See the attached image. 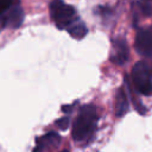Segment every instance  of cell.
<instances>
[{
	"label": "cell",
	"mask_w": 152,
	"mask_h": 152,
	"mask_svg": "<svg viewBox=\"0 0 152 152\" xmlns=\"http://www.w3.org/2000/svg\"><path fill=\"white\" fill-rule=\"evenodd\" d=\"M97 114L96 108L93 104H86L80 109V113L75 120L74 127H72V138L76 141H84L87 140L95 126H96Z\"/></svg>",
	"instance_id": "6da1fadb"
},
{
	"label": "cell",
	"mask_w": 152,
	"mask_h": 152,
	"mask_svg": "<svg viewBox=\"0 0 152 152\" xmlns=\"http://www.w3.org/2000/svg\"><path fill=\"white\" fill-rule=\"evenodd\" d=\"M50 14L56 26L59 28H68L76 20L75 8L66 5L63 0H52L50 4Z\"/></svg>",
	"instance_id": "7a4b0ae2"
},
{
	"label": "cell",
	"mask_w": 152,
	"mask_h": 152,
	"mask_svg": "<svg viewBox=\"0 0 152 152\" xmlns=\"http://www.w3.org/2000/svg\"><path fill=\"white\" fill-rule=\"evenodd\" d=\"M132 81L135 89L145 95H152V77L148 65L145 62H138L132 69Z\"/></svg>",
	"instance_id": "3957f363"
},
{
	"label": "cell",
	"mask_w": 152,
	"mask_h": 152,
	"mask_svg": "<svg viewBox=\"0 0 152 152\" xmlns=\"http://www.w3.org/2000/svg\"><path fill=\"white\" fill-rule=\"evenodd\" d=\"M135 50L142 56H152V27L138 31L135 36Z\"/></svg>",
	"instance_id": "277c9868"
},
{
	"label": "cell",
	"mask_w": 152,
	"mask_h": 152,
	"mask_svg": "<svg viewBox=\"0 0 152 152\" xmlns=\"http://www.w3.org/2000/svg\"><path fill=\"white\" fill-rule=\"evenodd\" d=\"M128 59V46L124 38L119 37L113 40V55L112 61L119 65H122Z\"/></svg>",
	"instance_id": "5b68a950"
},
{
	"label": "cell",
	"mask_w": 152,
	"mask_h": 152,
	"mask_svg": "<svg viewBox=\"0 0 152 152\" xmlns=\"http://www.w3.org/2000/svg\"><path fill=\"white\" fill-rule=\"evenodd\" d=\"M23 19H24L23 10L19 6H14L7 12V14H5L4 25L8 27H18L23 23Z\"/></svg>",
	"instance_id": "8992f818"
},
{
	"label": "cell",
	"mask_w": 152,
	"mask_h": 152,
	"mask_svg": "<svg viewBox=\"0 0 152 152\" xmlns=\"http://www.w3.org/2000/svg\"><path fill=\"white\" fill-rule=\"evenodd\" d=\"M59 135L56 132H49L45 135L40 137L37 139V145L33 148L32 152H43L44 148L46 147H51V146H56L59 141Z\"/></svg>",
	"instance_id": "52a82bcc"
},
{
	"label": "cell",
	"mask_w": 152,
	"mask_h": 152,
	"mask_svg": "<svg viewBox=\"0 0 152 152\" xmlns=\"http://www.w3.org/2000/svg\"><path fill=\"white\" fill-rule=\"evenodd\" d=\"M128 100L127 95L125 93L124 88H120L116 93V99H115V114L116 116H124L127 110H128Z\"/></svg>",
	"instance_id": "ba28073f"
},
{
	"label": "cell",
	"mask_w": 152,
	"mask_h": 152,
	"mask_svg": "<svg viewBox=\"0 0 152 152\" xmlns=\"http://www.w3.org/2000/svg\"><path fill=\"white\" fill-rule=\"evenodd\" d=\"M68 31L76 39H81V38H83L87 34V27H86V25L83 23L76 21V20L71 25L68 26Z\"/></svg>",
	"instance_id": "9c48e42d"
},
{
	"label": "cell",
	"mask_w": 152,
	"mask_h": 152,
	"mask_svg": "<svg viewBox=\"0 0 152 152\" xmlns=\"http://www.w3.org/2000/svg\"><path fill=\"white\" fill-rule=\"evenodd\" d=\"M56 125H57V127H58L59 129L64 131V129H66L68 126H69V119H68L66 116L61 118V119H58V120L56 121Z\"/></svg>",
	"instance_id": "30bf717a"
},
{
	"label": "cell",
	"mask_w": 152,
	"mask_h": 152,
	"mask_svg": "<svg viewBox=\"0 0 152 152\" xmlns=\"http://www.w3.org/2000/svg\"><path fill=\"white\" fill-rule=\"evenodd\" d=\"M11 4H12V0H0V14L7 11Z\"/></svg>",
	"instance_id": "8fae6325"
},
{
	"label": "cell",
	"mask_w": 152,
	"mask_h": 152,
	"mask_svg": "<svg viewBox=\"0 0 152 152\" xmlns=\"http://www.w3.org/2000/svg\"><path fill=\"white\" fill-rule=\"evenodd\" d=\"M74 104H75V103H74ZM74 104H70V106H68V104H66V106H63V107H62V110H63L64 113H69V112L71 110V108L74 107Z\"/></svg>",
	"instance_id": "7c38bea8"
},
{
	"label": "cell",
	"mask_w": 152,
	"mask_h": 152,
	"mask_svg": "<svg viewBox=\"0 0 152 152\" xmlns=\"http://www.w3.org/2000/svg\"><path fill=\"white\" fill-rule=\"evenodd\" d=\"M62 152H68V151H65V150H64V151H62Z\"/></svg>",
	"instance_id": "4fadbf2b"
}]
</instances>
